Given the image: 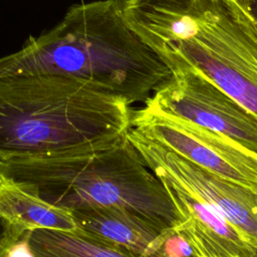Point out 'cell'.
Listing matches in <instances>:
<instances>
[{
  "label": "cell",
  "mask_w": 257,
  "mask_h": 257,
  "mask_svg": "<svg viewBox=\"0 0 257 257\" xmlns=\"http://www.w3.org/2000/svg\"><path fill=\"white\" fill-rule=\"evenodd\" d=\"M123 0L72 5L53 28L0 58V78L59 74L86 80L131 105L147 101L172 75L126 25Z\"/></svg>",
  "instance_id": "cell-1"
},
{
  "label": "cell",
  "mask_w": 257,
  "mask_h": 257,
  "mask_svg": "<svg viewBox=\"0 0 257 257\" xmlns=\"http://www.w3.org/2000/svg\"><path fill=\"white\" fill-rule=\"evenodd\" d=\"M125 99L59 74L0 78V161L51 159L107 148L126 137Z\"/></svg>",
  "instance_id": "cell-2"
},
{
  "label": "cell",
  "mask_w": 257,
  "mask_h": 257,
  "mask_svg": "<svg viewBox=\"0 0 257 257\" xmlns=\"http://www.w3.org/2000/svg\"><path fill=\"white\" fill-rule=\"evenodd\" d=\"M122 13L171 72L197 70L257 116V24L236 0H123Z\"/></svg>",
  "instance_id": "cell-3"
},
{
  "label": "cell",
  "mask_w": 257,
  "mask_h": 257,
  "mask_svg": "<svg viewBox=\"0 0 257 257\" xmlns=\"http://www.w3.org/2000/svg\"><path fill=\"white\" fill-rule=\"evenodd\" d=\"M0 175L68 211L117 208L175 228L180 217L127 136L104 149L51 159L0 161Z\"/></svg>",
  "instance_id": "cell-4"
},
{
  "label": "cell",
  "mask_w": 257,
  "mask_h": 257,
  "mask_svg": "<svg viewBox=\"0 0 257 257\" xmlns=\"http://www.w3.org/2000/svg\"><path fill=\"white\" fill-rule=\"evenodd\" d=\"M132 127L196 166L257 194V154L196 123L144 106Z\"/></svg>",
  "instance_id": "cell-5"
},
{
  "label": "cell",
  "mask_w": 257,
  "mask_h": 257,
  "mask_svg": "<svg viewBox=\"0 0 257 257\" xmlns=\"http://www.w3.org/2000/svg\"><path fill=\"white\" fill-rule=\"evenodd\" d=\"M146 106L221 134L257 154V116L193 68H177Z\"/></svg>",
  "instance_id": "cell-6"
},
{
  "label": "cell",
  "mask_w": 257,
  "mask_h": 257,
  "mask_svg": "<svg viewBox=\"0 0 257 257\" xmlns=\"http://www.w3.org/2000/svg\"><path fill=\"white\" fill-rule=\"evenodd\" d=\"M126 136L159 180L219 212L257 248V194L196 166L133 127Z\"/></svg>",
  "instance_id": "cell-7"
},
{
  "label": "cell",
  "mask_w": 257,
  "mask_h": 257,
  "mask_svg": "<svg viewBox=\"0 0 257 257\" xmlns=\"http://www.w3.org/2000/svg\"><path fill=\"white\" fill-rule=\"evenodd\" d=\"M78 229L112 243L137 257H185L190 249L176 228H164L135 213L117 208L71 211Z\"/></svg>",
  "instance_id": "cell-8"
},
{
  "label": "cell",
  "mask_w": 257,
  "mask_h": 257,
  "mask_svg": "<svg viewBox=\"0 0 257 257\" xmlns=\"http://www.w3.org/2000/svg\"><path fill=\"white\" fill-rule=\"evenodd\" d=\"M160 181L174 204L181 223L190 225L233 257H257V248L223 215L172 183Z\"/></svg>",
  "instance_id": "cell-9"
},
{
  "label": "cell",
  "mask_w": 257,
  "mask_h": 257,
  "mask_svg": "<svg viewBox=\"0 0 257 257\" xmlns=\"http://www.w3.org/2000/svg\"><path fill=\"white\" fill-rule=\"evenodd\" d=\"M0 217L22 231L77 229L70 211L46 202L2 175H0Z\"/></svg>",
  "instance_id": "cell-10"
},
{
  "label": "cell",
  "mask_w": 257,
  "mask_h": 257,
  "mask_svg": "<svg viewBox=\"0 0 257 257\" xmlns=\"http://www.w3.org/2000/svg\"><path fill=\"white\" fill-rule=\"evenodd\" d=\"M29 244L34 257H137L78 228L74 231L36 229L29 232Z\"/></svg>",
  "instance_id": "cell-11"
},
{
  "label": "cell",
  "mask_w": 257,
  "mask_h": 257,
  "mask_svg": "<svg viewBox=\"0 0 257 257\" xmlns=\"http://www.w3.org/2000/svg\"><path fill=\"white\" fill-rule=\"evenodd\" d=\"M175 228L178 229L187 239L197 257H233L218 248L190 225L180 223Z\"/></svg>",
  "instance_id": "cell-12"
},
{
  "label": "cell",
  "mask_w": 257,
  "mask_h": 257,
  "mask_svg": "<svg viewBox=\"0 0 257 257\" xmlns=\"http://www.w3.org/2000/svg\"><path fill=\"white\" fill-rule=\"evenodd\" d=\"M25 232L27 231L18 229L0 217V257H3L6 250Z\"/></svg>",
  "instance_id": "cell-13"
},
{
  "label": "cell",
  "mask_w": 257,
  "mask_h": 257,
  "mask_svg": "<svg viewBox=\"0 0 257 257\" xmlns=\"http://www.w3.org/2000/svg\"><path fill=\"white\" fill-rule=\"evenodd\" d=\"M29 232H25L5 252L3 257H34L29 244Z\"/></svg>",
  "instance_id": "cell-14"
},
{
  "label": "cell",
  "mask_w": 257,
  "mask_h": 257,
  "mask_svg": "<svg viewBox=\"0 0 257 257\" xmlns=\"http://www.w3.org/2000/svg\"><path fill=\"white\" fill-rule=\"evenodd\" d=\"M257 24V0H246L243 6Z\"/></svg>",
  "instance_id": "cell-15"
},
{
  "label": "cell",
  "mask_w": 257,
  "mask_h": 257,
  "mask_svg": "<svg viewBox=\"0 0 257 257\" xmlns=\"http://www.w3.org/2000/svg\"><path fill=\"white\" fill-rule=\"evenodd\" d=\"M236 1H237L239 4H241L242 6H244V3H245L246 0H236Z\"/></svg>",
  "instance_id": "cell-16"
}]
</instances>
